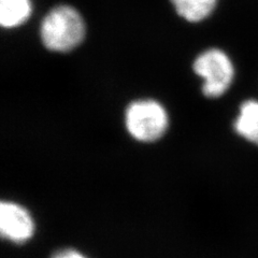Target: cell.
I'll list each match as a JSON object with an SVG mask.
<instances>
[{"label":"cell","mask_w":258,"mask_h":258,"mask_svg":"<svg viewBox=\"0 0 258 258\" xmlns=\"http://www.w3.org/2000/svg\"><path fill=\"white\" fill-rule=\"evenodd\" d=\"M84 20L75 8L57 6L50 10L40 26L43 45L52 52L66 53L75 50L85 38Z\"/></svg>","instance_id":"6da1fadb"},{"label":"cell","mask_w":258,"mask_h":258,"mask_svg":"<svg viewBox=\"0 0 258 258\" xmlns=\"http://www.w3.org/2000/svg\"><path fill=\"white\" fill-rule=\"evenodd\" d=\"M192 69L203 80L201 91L210 99H219L227 95L237 79L235 60L221 47H210L200 53L194 61Z\"/></svg>","instance_id":"7a4b0ae2"},{"label":"cell","mask_w":258,"mask_h":258,"mask_svg":"<svg viewBox=\"0 0 258 258\" xmlns=\"http://www.w3.org/2000/svg\"><path fill=\"white\" fill-rule=\"evenodd\" d=\"M168 125V113L163 104L156 100H136L125 111L126 129L137 141H157L167 132Z\"/></svg>","instance_id":"3957f363"},{"label":"cell","mask_w":258,"mask_h":258,"mask_svg":"<svg viewBox=\"0 0 258 258\" xmlns=\"http://www.w3.org/2000/svg\"><path fill=\"white\" fill-rule=\"evenodd\" d=\"M0 230L7 240L22 243L34 236L35 222L25 208L4 201L0 206Z\"/></svg>","instance_id":"277c9868"},{"label":"cell","mask_w":258,"mask_h":258,"mask_svg":"<svg viewBox=\"0 0 258 258\" xmlns=\"http://www.w3.org/2000/svg\"><path fill=\"white\" fill-rule=\"evenodd\" d=\"M231 128L239 139L258 150V96L247 97L239 102Z\"/></svg>","instance_id":"5b68a950"},{"label":"cell","mask_w":258,"mask_h":258,"mask_svg":"<svg viewBox=\"0 0 258 258\" xmlns=\"http://www.w3.org/2000/svg\"><path fill=\"white\" fill-rule=\"evenodd\" d=\"M176 13L190 23L203 22L217 9L220 0H170Z\"/></svg>","instance_id":"8992f818"},{"label":"cell","mask_w":258,"mask_h":258,"mask_svg":"<svg viewBox=\"0 0 258 258\" xmlns=\"http://www.w3.org/2000/svg\"><path fill=\"white\" fill-rule=\"evenodd\" d=\"M32 4L30 0H0V23L4 28H15L30 18Z\"/></svg>","instance_id":"52a82bcc"},{"label":"cell","mask_w":258,"mask_h":258,"mask_svg":"<svg viewBox=\"0 0 258 258\" xmlns=\"http://www.w3.org/2000/svg\"><path fill=\"white\" fill-rule=\"evenodd\" d=\"M52 258H87L82 253L72 248H64L53 254Z\"/></svg>","instance_id":"ba28073f"}]
</instances>
